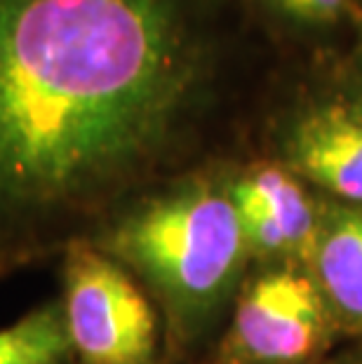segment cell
<instances>
[{
  "label": "cell",
  "instance_id": "6da1fadb",
  "mask_svg": "<svg viewBox=\"0 0 362 364\" xmlns=\"http://www.w3.org/2000/svg\"><path fill=\"white\" fill-rule=\"evenodd\" d=\"M226 0H0V277L90 240L193 149Z\"/></svg>",
  "mask_w": 362,
  "mask_h": 364
},
{
  "label": "cell",
  "instance_id": "7a4b0ae2",
  "mask_svg": "<svg viewBox=\"0 0 362 364\" xmlns=\"http://www.w3.org/2000/svg\"><path fill=\"white\" fill-rule=\"evenodd\" d=\"M90 242L149 287L179 346L217 322L252 257L228 174L214 169L153 186L118 209Z\"/></svg>",
  "mask_w": 362,
  "mask_h": 364
},
{
  "label": "cell",
  "instance_id": "3957f363",
  "mask_svg": "<svg viewBox=\"0 0 362 364\" xmlns=\"http://www.w3.org/2000/svg\"><path fill=\"white\" fill-rule=\"evenodd\" d=\"M61 308L80 364H156V308L134 275L90 240H78L64 252Z\"/></svg>",
  "mask_w": 362,
  "mask_h": 364
},
{
  "label": "cell",
  "instance_id": "277c9868",
  "mask_svg": "<svg viewBox=\"0 0 362 364\" xmlns=\"http://www.w3.org/2000/svg\"><path fill=\"white\" fill-rule=\"evenodd\" d=\"M336 327L304 263H273L238 291L226 348L243 364H306Z\"/></svg>",
  "mask_w": 362,
  "mask_h": 364
},
{
  "label": "cell",
  "instance_id": "5b68a950",
  "mask_svg": "<svg viewBox=\"0 0 362 364\" xmlns=\"http://www.w3.org/2000/svg\"><path fill=\"white\" fill-rule=\"evenodd\" d=\"M280 165L341 203L362 205V90L297 104L278 132Z\"/></svg>",
  "mask_w": 362,
  "mask_h": 364
},
{
  "label": "cell",
  "instance_id": "8992f818",
  "mask_svg": "<svg viewBox=\"0 0 362 364\" xmlns=\"http://www.w3.org/2000/svg\"><path fill=\"white\" fill-rule=\"evenodd\" d=\"M245 242L271 263H308L320 226V205L280 162H259L228 174Z\"/></svg>",
  "mask_w": 362,
  "mask_h": 364
},
{
  "label": "cell",
  "instance_id": "52a82bcc",
  "mask_svg": "<svg viewBox=\"0 0 362 364\" xmlns=\"http://www.w3.org/2000/svg\"><path fill=\"white\" fill-rule=\"evenodd\" d=\"M308 270L336 327L362 334V205L329 203L320 209Z\"/></svg>",
  "mask_w": 362,
  "mask_h": 364
},
{
  "label": "cell",
  "instance_id": "ba28073f",
  "mask_svg": "<svg viewBox=\"0 0 362 364\" xmlns=\"http://www.w3.org/2000/svg\"><path fill=\"white\" fill-rule=\"evenodd\" d=\"M73 358L61 301L31 311L0 329V364H68Z\"/></svg>",
  "mask_w": 362,
  "mask_h": 364
},
{
  "label": "cell",
  "instance_id": "9c48e42d",
  "mask_svg": "<svg viewBox=\"0 0 362 364\" xmlns=\"http://www.w3.org/2000/svg\"><path fill=\"white\" fill-rule=\"evenodd\" d=\"M280 17L304 26H332L353 10V0H266Z\"/></svg>",
  "mask_w": 362,
  "mask_h": 364
},
{
  "label": "cell",
  "instance_id": "30bf717a",
  "mask_svg": "<svg viewBox=\"0 0 362 364\" xmlns=\"http://www.w3.org/2000/svg\"><path fill=\"white\" fill-rule=\"evenodd\" d=\"M358 61H360V71H362V41H360V54H358Z\"/></svg>",
  "mask_w": 362,
  "mask_h": 364
}]
</instances>
